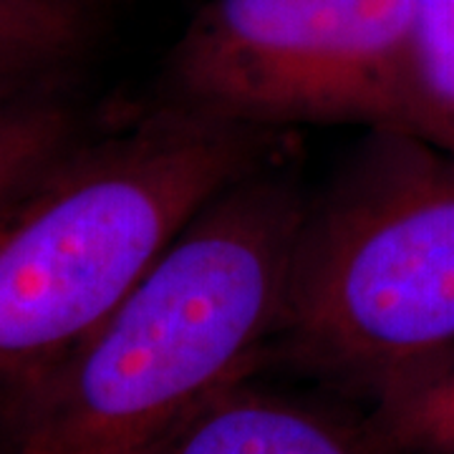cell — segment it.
Wrapping results in <instances>:
<instances>
[{
    "instance_id": "5",
    "label": "cell",
    "mask_w": 454,
    "mask_h": 454,
    "mask_svg": "<svg viewBox=\"0 0 454 454\" xmlns=\"http://www.w3.org/2000/svg\"><path fill=\"white\" fill-rule=\"evenodd\" d=\"M149 454H381L364 422L258 387L230 384Z\"/></svg>"
},
{
    "instance_id": "1",
    "label": "cell",
    "mask_w": 454,
    "mask_h": 454,
    "mask_svg": "<svg viewBox=\"0 0 454 454\" xmlns=\"http://www.w3.org/2000/svg\"><path fill=\"white\" fill-rule=\"evenodd\" d=\"M306 202L286 154L210 200L94 331L0 394V454H149L265 369Z\"/></svg>"
},
{
    "instance_id": "2",
    "label": "cell",
    "mask_w": 454,
    "mask_h": 454,
    "mask_svg": "<svg viewBox=\"0 0 454 454\" xmlns=\"http://www.w3.org/2000/svg\"><path fill=\"white\" fill-rule=\"evenodd\" d=\"M288 139L154 101L0 205V394L94 331L197 212Z\"/></svg>"
},
{
    "instance_id": "3",
    "label": "cell",
    "mask_w": 454,
    "mask_h": 454,
    "mask_svg": "<svg viewBox=\"0 0 454 454\" xmlns=\"http://www.w3.org/2000/svg\"><path fill=\"white\" fill-rule=\"evenodd\" d=\"M454 343V154L409 131L366 139L309 195L270 361L364 389Z\"/></svg>"
},
{
    "instance_id": "6",
    "label": "cell",
    "mask_w": 454,
    "mask_h": 454,
    "mask_svg": "<svg viewBox=\"0 0 454 454\" xmlns=\"http://www.w3.org/2000/svg\"><path fill=\"white\" fill-rule=\"evenodd\" d=\"M361 419L381 454H454V343L372 381Z\"/></svg>"
},
{
    "instance_id": "8",
    "label": "cell",
    "mask_w": 454,
    "mask_h": 454,
    "mask_svg": "<svg viewBox=\"0 0 454 454\" xmlns=\"http://www.w3.org/2000/svg\"><path fill=\"white\" fill-rule=\"evenodd\" d=\"M89 131L59 82L0 91V205H5Z\"/></svg>"
},
{
    "instance_id": "4",
    "label": "cell",
    "mask_w": 454,
    "mask_h": 454,
    "mask_svg": "<svg viewBox=\"0 0 454 454\" xmlns=\"http://www.w3.org/2000/svg\"><path fill=\"white\" fill-rule=\"evenodd\" d=\"M157 101L253 129L419 137L414 0H207L164 61Z\"/></svg>"
},
{
    "instance_id": "9",
    "label": "cell",
    "mask_w": 454,
    "mask_h": 454,
    "mask_svg": "<svg viewBox=\"0 0 454 454\" xmlns=\"http://www.w3.org/2000/svg\"><path fill=\"white\" fill-rule=\"evenodd\" d=\"M419 137L454 154V0H414Z\"/></svg>"
},
{
    "instance_id": "7",
    "label": "cell",
    "mask_w": 454,
    "mask_h": 454,
    "mask_svg": "<svg viewBox=\"0 0 454 454\" xmlns=\"http://www.w3.org/2000/svg\"><path fill=\"white\" fill-rule=\"evenodd\" d=\"M91 38V0H0V91L61 82Z\"/></svg>"
}]
</instances>
